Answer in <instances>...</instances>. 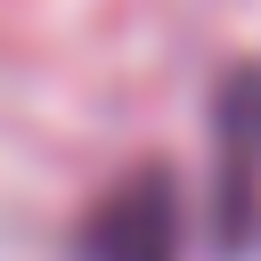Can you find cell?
I'll use <instances>...</instances> for the list:
<instances>
[{
	"instance_id": "obj_1",
	"label": "cell",
	"mask_w": 261,
	"mask_h": 261,
	"mask_svg": "<svg viewBox=\"0 0 261 261\" xmlns=\"http://www.w3.org/2000/svg\"><path fill=\"white\" fill-rule=\"evenodd\" d=\"M82 261H179V188L171 171H130L82 220Z\"/></svg>"
},
{
	"instance_id": "obj_2",
	"label": "cell",
	"mask_w": 261,
	"mask_h": 261,
	"mask_svg": "<svg viewBox=\"0 0 261 261\" xmlns=\"http://www.w3.org/2000/svg\"><path fill=\"white\" fill-rule=\"evenodd\" d=\"M261 228V73H228L220 90V237L245 245Z\"/></svg>"
}]
</instances>
